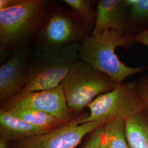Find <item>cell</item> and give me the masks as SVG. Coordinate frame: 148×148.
Segmentation results:
<instances>
[{"instance_id": "obj_1", "label": "cell", "mask_w": 148, "mask_h": 148, "mask_svg": "<svg viewBox=\"0 0 148 148\" xmlns=\"http://www.w3.org/2000/svg\"><path fill=\"white\" fill-rule=\"evenodd\" d=\"M94 27L76 12L49 0L42 23L31 41L33 49L58 52L92 36Z\"/></svg>"}, {"instance_id": "obj_2", "label": "cell", "mask_w": 148, "mask_h": 148, "mask_svg": "<svg viewBox=\"0 0 148 148\" xmlns=\"http://www.w3.org/2000/svg\"><path fill=\"white\" fill-rule=\"evenodd\" d=\"M134 43H136L135 34L106 30L90 36L81 43L79 59L108 75L118 84H122L129 76L139 74L147 68L128 66L115 52L117 47L129 49Z\"/></svg>"}, {"instance_id": "obj_3", "label": "cell", "mask_w": 148, "mask_h": 148, "mask_svg": "<svg viewBox=\"0 0 148 148\" xmlns=\"http://www.w3.org/2000/svg\"><path fill=\"white\" fill-rule=\"evenodd\" d=\"M49 0H21L0 10L1 62L16 51L30 45L41 26Z\"/></svg>"}, {"instance_id": "obj_4", "label": "cell", "mask_w": 148, "mask_h": 148, "mask_svg": "<svg viewBox=\"0 0 148 148\" xmlns=\"http://www.w3.org/2000/svg\"><path fill=\"white\" fill-rule=\"evenodd\" d=\"M81 46V43H75L55 52L33 49L27 84L22 91L49 90L60 85L73 65L79 60Z\"/></svg>"}, {"instance_id": "obj_5", "label": "cell", "mask_w": 148, "mask_h": 148, "mask_svg": "<svg viewBox=\"0 0 148 148\" xmlns=\"http://www.w3.org/2000/svg\"><path fill=\"white\" fill-rule=\"evenodd\" d=\"M118 84L108 75L80 59L61 83L69 108L79 114L97 97L114 90Z\"/></svg>"}, {"instance_id": "obj_6", "label": "cell", "mask_w": 148, "mask_h": 148, "mask_svg": "<svg viewBox=\"0 0 148 148\" xmlns=\"http://www.w3.org/2000/svg\"><path fill=\"white\" fill-rule=\"evenodd\" d=\"M87 108L89 115L81 124L119 119L127 121L146 110L135 81L118 84L114 90L97 97Z\"/></svg>"}, {"instance_id": "obj_7", "label": "cell", "mask_w": 148, "mask_h": 148, "mask_svg": "<svg viewBox=\"0 0 148 148\" xmlns=\"http://www.w3.org/2000/svg\"><path fill=\"white\" fill-rule=\"evenodd\" d=\"M89 113L82 112L74 121L58 130L7 143L6 148H75L95 130L109 122L92 121L82 123Z\"/></svg>"}, {"instance_id": "obj_8", "label": "cell", "mask_w": 148, "mask_h": 148, "mask_svg": "<svg viewBox=\"0 0 148 148\" xmlns=\"http://www.w3.org/2000/svg\"><path fill=\"white\" fill-rule=\"evenodd\" d=\"M21 107L42 111L60 119L75 120L79 114L69 108L62 85L49 90L21 91L10 99L0 103V110Z\"/></svg>"}, {"instance_id": "obj_9", "label": "cell", "mask_w": 148, "mask_h": 148, "mask_svg": "<svg viewBox=\"0 0 148 148\" xmlns=\"http://www.w3.org/2000/svg\"><path fill=\"white\" fill-rule=\"evenodd\" d=\"M33 51L31 45L13 53L0 67V103L10 99L24 90Z\"/></svg>"}, {"instance_id": "obj_10", "label": "cell", "mask_w": 148, "mask_h": 148, "mask_svg": "<svg viewBox=\"0 0 148 148\" xmlns=\"http://www.w3.org/2000/svg\"><path fill=\"white\" fill-rule=\"evenodd\" d=\"M96 4V18L92 36L106 30L130 32V5L127 0H99Z\"/></svg>"}, {"instance_id": "obj_11", "label": "cell", "mask_w": 148, "mask_h": 148, "mask_svg": "<svg viewBox=\"0 0 148 148\" xmlns=\"http://www.w3.org/2000/svg\"><path fill=\"white\" fill-rule=\"evenodd\" d=\"M47 132L49 131L36 127L7 111L0 110V139L8 143Z\"/></svg>"}, {"instance_id": "obj_12", "label": "cell", "mask_w": 148, "mask_h": 148, "mask_svg": "<svg viewBox=\"0 0 148 148\" xmlns=\"http://www.w3.org/2000/svg\"><path fill=\"white\" fill-rule=\"evenodd\" d=\"M5 111L47 131H53L65 127L75 120L60 119L42 111L25 108H12Z\"/></svg>"}, {"instance_id": "obj_13", "label": "cell", "mask_w": 148, "mask_h": 148, "mask_svg": "<svg viewBox=\"0 0 148 148\" xmlns=\"http://www.w3.org/2000/svg\"><path fill=\"white\" fill-rule=\"evenodd\" d=\"M126 137L131 148H148V112L147 110L126 121Z\"/></svg>"}, {"instance_id": "obj_14", "label": "cell", "mask_w": 148, "mask_h": 148, "mask_svg": "<svg viewBox=\"0 0 148 148\" xmlns=\"http://www.w3.org/2000/svg\"><path fill=\"white\" fill-rule=\"evenodd\" d=\"M126 121L119 119L106 123L101 148H131L126 137Z\"/></svg>"}, {"instance_id": "obj_15", "label": "cell", "mask_w": 148, "mask_h": 148, "mask_svg": "<svg viewBox=\"0 0 148 148\" xmlns=\"http://www.w3.org/2000/svg\"><path fill=\"white\" fill-rule=\"evenodd\" d=\"M130 5L129 31L137 34L148 29V0H127Z\"/></svg>"}, {"instance_id": "obj_16", "label": "cell", "mask_w": 148, "mask_h": 148, "mask_svg": "<svg viewBox=\"0 0 148 148\" xmlns=\"http://www.w3.org/2000/svg\"><path fill=\"white\" fill-rule=\"evenodd\" d=\"M64 2L77 12L84 21L94 27L96 18V10L94 5L97 3L93 0H64Z\"/></svg>"}, {"instance_id": "obj_17", "label": "cell", "mask_w": 148, "mask_h": 148, "mask_svg": "<svg viewBox=\"0 0 148 148\" xmlns=\"http://www.w3.org/2000/svg\"><path fill=\"white\" fill-rule=\"evenodd\" d=\"M103 127H100L88 134L79 148H101L103 136Z\"/></svg>"}, {"instance_id": "obj_18", "label": "cell", "mask_w": 148, "mask_h": 148, "mask_svg": "<svg viewBox=\"0 0 148 148\" xmlns=\"http://www.w3.org/2000/svg\"><path fill=\"white\" fill-rule=\"evenodd\" d=\"M135 82L138 92L148 112V75L140 76Z\"/></svg>"}, {"instance_id": "obj_19", "label": "cell", "mask_w": 148, "mask_h": 148, "mask_svg": "<svg viewBox=\"0 0 148 148\" xmlns=\"http://www.w3.org/2000/svg\"><path fill=\"white\" fill-rule=\"evenodd\" d=\"M135 40L136 43L148 47V29L136 34Z\"/></svg>"}, {"instance_id": "obj_20", "label": "cell", "mask_w": 148, "mask_h": 148, "mask_svg": "<svg viewBox=\"0 0 148 148\" xmlns=\"http://www.w3.org/2000/svg\"><path fill=\"white\" fill-rule=\"evenodd\" d=\"M21 0H0V10L11 8L17 5Z\"/></svg>"}, {"instance_id": "obj_21", "label": "cell", "mask_w": 148, "mask_h": 148, "mask_svg": "<svg viewBox=\"0 0 148 148\" xmlns=\"http://www.w3.org/2000/svg\"><path fill=\"white\" fill-rule=\"evenodd\" d=\"M7 143L5 140L0 139V148H6Z\"/></svg>"}]
</instances>
